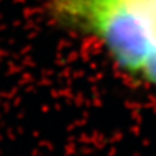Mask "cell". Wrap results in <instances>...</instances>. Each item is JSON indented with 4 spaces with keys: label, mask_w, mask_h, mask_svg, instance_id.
Returning <instances> with one entry per match:
<instances>
[{
    "label": "cell",
    "mask_w": 156,
    "mask_h": 156,
    "mask_svg": "<svg viewBox=\"0 0 156 156\" xmlns=\"http://www.w3.org/2000/svg\"><path fill=\"white\" fill-rule=\"evenodd\" d=\"M52 11L96 39L120 69L156 89V0H52Z\"/></svg>",
    "instance_id": "obj_1"
}]
</instances>
